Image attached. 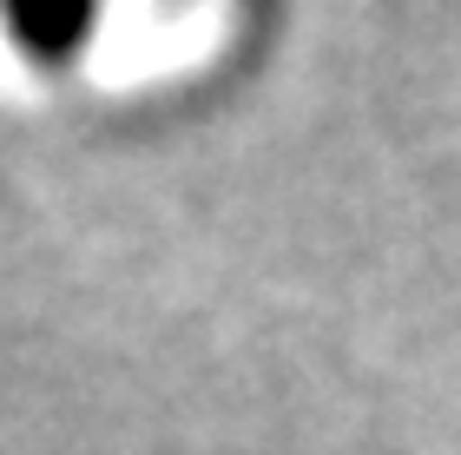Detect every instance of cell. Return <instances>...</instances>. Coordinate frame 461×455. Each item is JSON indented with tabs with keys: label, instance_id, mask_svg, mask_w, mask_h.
<instances>
[{
	"label": "cell",
	"instance_id": "1",
	"mask_svg": "<svg viewBox=\"0 0 461 455\" xmlns=\"http://www.w3.org/2000/svg\"><path fill=\"white\" fill-rule=\"evenodd\" d=\"M106 0H0V27L33 67H73L93 47Z\"/></svg>",
	"mask_w": 461,
	"mask_h": 455
}]
</instances>
